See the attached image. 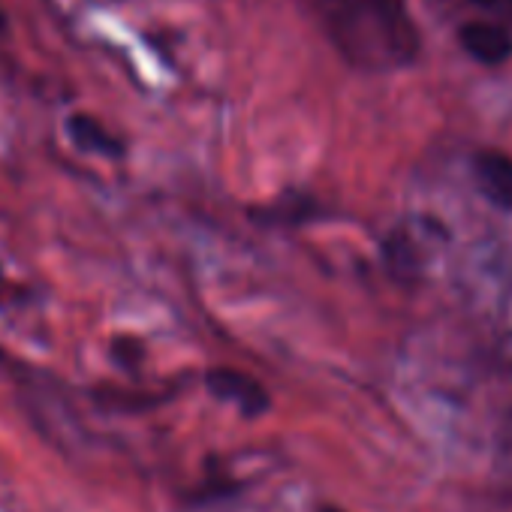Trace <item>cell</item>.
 I'll return each instance as SVG.
<instances>
[{
	"label": "cell",
	"mask_w": 512,
	"mask_h": 512,
	"mask_svg": "<svg viewBox=\"0 0 512 512\" xmlns=\"http://www.w3.org/2000/svg\"><path fill=\"white\" fill-rule=\"evenodd\" d=\"M326 43L359 73H401L419 61L422 37L410 0H299Z\"/></svg>",
	"instance_id": "cell-1"
},
{
	"label": "cell",
	"mask_w": 512,
	"mask_h": 512,
	"mask_svg": "<svg viewBox=\"0 0 512 512\" xmlns=\"http://www.w3.org/2000/svg\"><path fill=\"white\" fill-rule=\"evenodd\" d=\"M458 43L482 67H503L512 61V28L497 19H473L458 28Z\"/></svg>",
	"instance_id": "cell-2"
},
{
	"label": "cell",
	"mask_w": 512,
	"mask_h": 512,
	"mask_svg": "<svg viewBox=\"0 0 512 512\" xmlns=\"http://www.w3.org/2000/svg\"><path fill=\"white\" fill-rule=\"evenodd\" d=\"M473 184L485 202L512 214V154L500 148H482L473 154Z\"/></svg>",
	"instance_id": "cell-3"
},
{
	"label": "cell",
	"mask_w": 512,
	"mask_h": 512,
	"mask_svg": "<svg viewBox=\"0 0 512 512\" xmlns=\"http://www.w3.org/2000/svg\"><path fill=\"white\" fill-rule=\"evenodd\" d=\"M205 386L214 398L235 404L244 416H260L269 410V392L250 374L235 368H211L205 374Z\"/></svg>",
	"instance_id": "cell-4"
},
{
	"label": "cell",
	"mask_w": 512,
	"mask_h": 512,
	"mask_svg": "<svg viewBox=\"0 0 512 512\" xmlns=\"http://www.w3.org/2000/svg\"><path fill=\"white\" fill-rule=\"evenodd\" d=\"M64 130H67L70 142L85 154H97V157H106V160H121L124 157V142L94 115L76 112V115L67 118Z\"/></svg>",
	"instance_id": "cell-5"
},
{
	"label": "cell",
	"mask_w": 512,
	"mask_h": 512,
	"mask_svg": "<svg viewBox=\"0 0 512 512\" xmlns=\"http://www.w3.org/2000/svg\"><path fill=\"white\" fill-rule=\"evenodd\" d=\"M476 7L488 10V13H497V22H512V0H473Z\"/></svg>",
	"instance_id": "cell-6"
},
{
	"label": "cell",
	"mask_w": 512,
	"mask_h": 512,
	"mask_svg": "<svg viewBox=\"0 0 512 512\" xmlns=\"http://www.w3.org/2000/svg\"><path fill=\"white\" fill-rule=\"evenodd\" d=\"M323 512H341V509H329V506H326V509H323Z\"/></svg>",
	"instance_id": "cell-7"
},
{
	"label": "cell",
	"mask_w": 512,
	"mask_h": 512,
	"mask_svg": "<svg viewBox=\"0 0 512 512\" xmlns=\"http://www.w3.org/2000/svg\"><path fill=\"white\" fill-rule=\"evenodd\" d=\"M0 281H4V266H0Z\"/></svg>",
	"instance_id": "cell-8"
}]
</instances>
